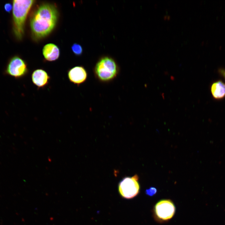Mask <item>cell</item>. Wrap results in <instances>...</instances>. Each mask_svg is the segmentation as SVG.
<instances>
[{
	"mask_svg": "<svg viewBox=\"0 0 225 225\" xmlns=\"http://www.w3.org/2000/svg\"><path fill=\"white\" fill-rule=\"evenodd\" d=\"M58 15L57 8L53 4L44 3L38 6L30 20L33 39L38 41L49 35L56 25Z\"/></svg>",
	"mask_w": 225,
	"mask_h": 225,
	"instance_id": "6da1fadb",
	"label": "cell"
},
{
	"mask_svg": "<svg viewBox=\"0 0 225 225\" xmlns=\"http://www.w3.org/2000/svg\"><path fill=\"white\" fill-rule=\"evenodd\" d=\"M35 2L34 0L13 1V30L18 40H21L23 37L28 15Z\"/></svg>",
	"mask_w": 225,
	"mask_h": 225,
	"instance_id": "7a4b0ae2",
	"label": "cell"
},
{
	"mask_svg": "<svg viewBox=\"0 0 225 225\" xmlns=\"http://www.w3.org/2000/svg\"><path fill=\"white\" fill-rule=\"evenodd\" d=\"M119 68L112 58L104 56L96 63L93 72L95 77L100 81L108 82L114 79L119 72Z\"/></svg>",
	"mask_w": 225,
	"mask_h": 225,
	"instance_id": "3957f363",
	"label": "cell"
},
{
	"mask_svg": "<svg viewBox=\"0 0 225 225\" xmlns=\"http://www.w3.org/2000/svg\"><path fill=\"white\" fill-rule=\"evenodd\" d=\"M138 180L139 177L137 174L131 177L123 178L120 181L118 186V191L121 196L127 199H131L136 196L140 191Z\"/></svg>",
	"mask_w": 225,
	"mask_h": 225,
	"instance_id": "277c9868",
	"label": "cell"
},
{
	"mask_svg": "<svg viewBox=\"0 0 225 225\" xmlns=\"http://www.w3.org/2000/svg\"><path fill=\"white\" fill-rule=\"evenodd\" d=\"M4 72L6 75L20 79L25 76L28 72L27 64L21 58L15 56L9 61Z\"/></svg>",
	"mask_w": 225,
	"mask_h": 225,
	"instance_id": "5b68a950",
	"label": "cell"
},
{
	"mask_svg": "<svg viewBox=\"0 0 225 225\" xmlns=\"http://www.w3.org/2000/svg\"><path fill=\"white\" fill-rule=\"evenodd\" d=\"M155 212L159 219L167 220L173 216L175 211L174 203L170 200H162L158 202L155 207Z\"/></svg>",
	"mask_w": 225,
	"mask_h": 225,
	"instance_id": "8992f818",
	"label": "cell"
},
{
	"mask_svg": "<svg viewBox=\"0 0 225 225\" xmlns=\"http://www.w3.org/2000/svg\"><path fill=\"white\" fill-rule=\"evenodd\" d=\"M68 76L71 82L79 85L86 81L87 78L88 73L83 67L77 66L71 68L68 71Z\"/></svg>",
	"mask_w": 225,
	"mask_h": 225,
	"instance_id": "52a82bcc",
	"label": "cell"
},
{
	"mask_svg": "<svg viewBox=\"0 0 225 225\" xmlns=\"http://www.w3.org/2000/svg\"><path fill=\"white\" fill-rule=\"evenodd\" d=\"M31 78L33 83L38 88H42L47 86L49 82V76L43 69H37L32 72Z\"/></svg>",
	"mask_w": 225,
	"mask_h": 225,
	"instance_id": "ba28073f",
	"label": "cell"
},
{
	"mask_svg": "<svg viewBox=\"0 0 225 225\" xmlns=\"http://www.w3.org/2000/svg\"><path fill=\"white\" fill-rule=\"evenodd\" d=\"M42 52L45 59L47 61H55L60 56V49L58 46L54 43H49L45 45Z\"/></svg>",
	"mask_w": 225,
	"mask_h": 225,
	"instance_id": "9c48e42d",
	"label": "cell"
},
{
	"mask_svg": "<svg viewBox=\"0 0 225 225\" xmlns=\"http://www.w3.org/2000/svg\"><path fill=\"white\" fill-rule=\"evenodd\" d=\"M210 91L215 99H223L225 98V82L221 80L214 81L211 85Z\"/></svg>",
	"mask_w": 225,
	"mask_h": 225,
	"instance_id": "30bf717a",
	"label": "cell"
},
{
	"mask_svg": "<svg viewBox=\"0 0 225 225\" xmlns=\"http://www.w3.org/2000/svg\"><path fill=\"white\" fill-rule=\"evenodd\" d=\"M71 50L74 54L77 56H80L82 53L83 49L82 46L79 44L75 43L71 46Z\"/></svg>",
	"mask_w": 225,
	"mask_h": 225,
	"instance_id": "8fae6325",
	"label": "cell"
},
{
	"mask_svg": "<svg viewBox=\"0 0 225 225\" xmlns=\"http://www.w3.org/2000/svg\"><path fill=\"white\" fill-rule=\"evenodd\" d=\"M157 192V189L154 187H150L149 188L146 189L145 193L149 196H152Z\"/></svg>",
	"mask_w": 225,
	"mask_h": 225,
	"instance_id": "7c38bea8",
	"label": "cell"
},
{
	"mask_svg": "<svg viewBox=\"0 0 225 225\" xmlns=\"http://www.w3.org/2000/svg\"><path fill=\"white\" fill-rule=\"evenodd\" d=\"M4 8L6 12L9 13L13 8V5L10 3H7L5 4Z\"/></svg>",
	"mask_w": 225,
	"mask_h": 225,
	"instance_id": "4fadbf2b",
	"label": "cell"
},
{
	"mask_svg": "<svg viewBox=\"0 0 225 225\" xmlns=\"http://www.w3.org/2000/svg\"><path fill=\"white\" fill-rule=\"evenodd\" d=\"M218 72L225 79V69L219 68L218 70Z\"/></svg>",
	"mask_w": 225,
	"mask_h": 225,
	"instance_id": "5bb4252c",
	"label": "cell"
},
{
	"mask_svg": "<svg viewBox=\"0 0 225 225\" xmlns=\"http://www.w3.org/2000/svg\"><path fill=\"white\" fill-rule=\"evenodd\" d=\"M164 18L165 19H168L170 18V17L168 16H165L164 17Z\"/></svg>",
	"mask_w": 225,
	"mask_h": 225,
	"instance_id": "9a60e30c",
	"label": "cell"
}]
</instances>
